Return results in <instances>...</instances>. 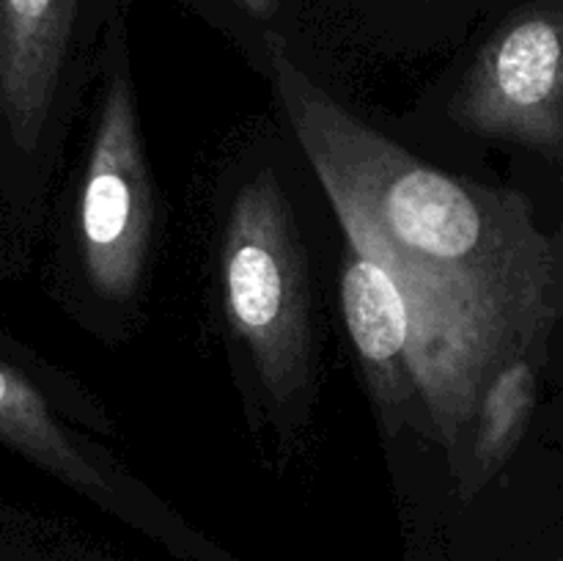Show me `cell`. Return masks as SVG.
<instances>
[{
	"mask_svg": "<svg viewBox=\"0 0 563 561\" xmlns=\"http://www.w3.org/2000/svg\"><path fill=\"white\" fill-rule=\"evenodd\" d=\"M267 58L346 245L385 264L407 300L427 435L456 460L489 377L542 355L561 322L563 231L520 193L445 174L357 119L278 36Z\"/></svg>",
	"mask_w": 563,
	"mask_h": 561,
	"instance_id": "1",
	"label": "cell"
},
{
	"mask_svg": "<svg viewBox=\"0 0 563 561\" xmlns=\"http://www.w3.org/2000/svg\"><path fill=\"white\" fill-rule=\"evenodd\" d=\"M223 308L245 341L264 388L289 402L308 383L311 319L300 234L273 170H262L231 201L220 253Z\"/></svg>",
	"mask_w": 563,
	"mask_h": 561,
	"instance_id": "2",
	"label": "cell"
},
{
	"mask_svg": "<svg viewBox=\"0 0 563 561\" xmlns=\"http://www.w3.org/2000/svg\"><path fill=\"white\" fill-rule=\"evenodd\" d=\"M110 38L113 58L77 193L75 242L88 286L108 302H130L141 289L152 248L154 204L121 20Z\"/></svg>",
	"mask_w": 563,
	"mask_h": 561,
	"instance_id": "3",
	"label": "cell"
},
{
	"mask_svg": "<svg viewBox=\"0 0 563 561\" xmlns=\"http://www.w3.org/2000/svg\"><path fill=\"white\" fill-rule=\"evenodd\" d=\"M451 116L467 132L563 165V0H531L489 33Z\"/></svg>",
	"mask_w": 563,
	"mask_h": 561,
	"instance_id": "4",
	"label": "cell"
},
{
	"mask_svg": "<svg viewBox=\"0 0 563 561\" xmlns=\"http://www.w3.org/2000/svg\"><path fill=\"white\" fill-rule=\"evenodd\" d=\"M86 0H0V168L31 174L58 110Z\"/></svg>",
	"mask_w": 563,
	"mask_h": 561,
	"instance_id": "5",
	"label": "cell"
},
{
	"mask_svg": "<svg viewBox=\"0 0 563 561\" xmlns=\"http://www.w3.org/2000/svg\"><path fill=\"white\" fill-rule=\"evenodd\" d=\"M350 248L341 270V311L366 374L379 421L427 432L416 366V328L394 275L361 248Z\"/></svg>",
	"mask_w": 563,
	"mask_h": 561,
	"instance_id": "6",
	"label": "cell"
},
{
	"mask_svg": "<svg viewBox=\"0 0 563 561\" xmlns=\"http://www.w3.org/2000/svg\"><path fill=\"white\" fill-rule=\"evenodd\" d=\"M0 446L93 498H110L113 484L91 446L55 410L47 391L0 346Z\"/></svg>",
	"mask_w": 563,
	"mask_h": 561,
	"instance_id": "7",
	"label": "cell"
},
{
	"mask_svg": "<svg viewBox=\"0 0 563 561\" xmlns=\"http://www.w3.org/2000/svg\"><path fill=\"white\" fill-rule=\"evenodd\" d=\"M537 396L539 363L531 355L506 361L484 385L471 440V462L478 468V479H487L515 454L537 410Z\"/></svg>",
	"mask_w": 563,
	"mask_h": 561,
	"instance_id": "8",
	"label": "cell"
},
{
	"mask_svg": "<svg viewBox=\"0 0 563 561\" xmlns=\"http://www.w3.org/2000/svg\"><path fill=\"white\" fill-rule=\"evenodd\" d=\"M245 14H251L253 20H269V16L278 14L280 0H234Z\"/></svg>",
	"mask_w": 563,
	"mask_h": 561,
	"instance_id": "9",
	"label": "cell"
}]
</instances>
